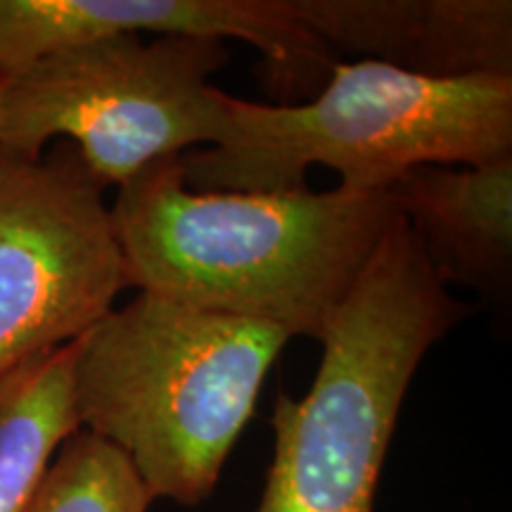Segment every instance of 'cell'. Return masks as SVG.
<instances>
[{"mask_svg": "<svg viewBox=\"0 0 512 512\" xmlns=\"http://www.w3.org/2000/svg\"><path fill=\"white\" fill-rule=\"evenodd\" d=\"M112 221L126 283L192 309L323 337L399 221L389 192H197L181 157L119 185Z\"/></svg>", "mask_w": 512, "mask_h": 512, "instance_id": "obj_1", "label": "cell"}, {"mask_svg": "<svg viewBox=\"0 0 512 512\" xmlns=\"http://www.w3.org/2000/svg\"><path fill=\"white\" fill-rule=\"evenodd\" d=\"M332 53L430 79L512 76L510 0H285Z\"/></svg>", "mask_w": 512, "mask_h": 512, "instance_id": "obj_8", "label": "cell"}, {"mask_svg": "<svg viewBox=\"0 0 512 512\" xmlns=\"http://www.w3.org/2000/svg\"><path fill=\"white\" fill-rule=\"evenodd\" d=\"M124 287L105 185L76 145L0 155V377L91 332Z\"/></svg>", "mask_w": 512, "mask_h": 512, "instance_id": "obj_6", "label": "cell"}, {"mask_svg": "<svg viewBox=\"0 0 512 512\" xmlns=\"http://www.w3.org/2000/svg\"><path fill=\"white\" fill-rule=\"evenodd\" d=\"M223 41L138 34L83 43L0 76V155L38 159L69 140L105 185H124L159 159L219 145L228 93L209 83Z\"/></svg>", "mask_w": 512, "mask_h": 512, "instance_id": "obj_5", "label": "cell"}, {"mask_svg": "<svg viewBox=\"0 0 512 512\" xmlns=\"http://www.w3.org/2000/svg\"><path fill=\"white\" fill-rule=\"evenodd\" d=\"M387 192L441 283L503 290L512 273V152L415 166Z\"/></svg>", "mask_w": 512, "mask_h": 512, "instance_id": "obj_9", "label": "cell"}, {"mask_svg": "<svg viewBox=\"0 0 512 512\" xmlns=\"http://www.w3.org/2000/svg\"><path fill=\"white\" fill-rule=\"evenodd\" d=\"M467 311L399 216L325 325L309 394L275 399L273 463L256 512H373L413 375Z\"/></svg>", "mask_w": 512, "mask_h": 512, "instance_id": "obj_4", "label": "cell"}, {"mask_svg": "<svg viewBox=\"0 0 512 512\" xmlns=\"http://www.w3.org/2000/svg\"><path fill=\"white\" fill-rule=\"evenodd\" d=\"M76 349L79 339L0 377V512H27L57 451L81 430Z\"/></svg>", "mask_w": 512, "mask_h": 512, "instance_id": "obj_10", "label": "cell"}, {"mask_svg": "<svg viewBox=\"0 0 512 512\" xmlns=\"http://www.w3.org/2000/svg\"><path fill=\"white\" fill-rule=\"evenodd\" d=\"M290 339L278 325L140 292L79 339V427L117 446L152 498L200 505Z\"/></svg>", "mask_w": 512, "mask_h": 512, "instance_id": "obj_2", "label": "cell"}, {"mask_svg": "<svg viewBox=\"0 0 512 512\" xmlns=\"http://www.w3.org/2000/svg\"><path fill=\"white\" fill-rule=\"evenodd\" d=\"M152 501L117 446L79 430L57 451L27 512H147Z\"/></svg>", "mask_w": 512, "mask_h": 512, "instance_id": "obj_11", "label": "cell"}, {"mask_svg": "<svg viewBox=\"0 0 512 512\" xmlns=\"http://www.w3.org/2000/svg\"><path fill=\"white\" fill-rule=\"evenodd\" d=\"M219 145L185 152L197 192H290L311 166L344 188L387 192L422 164H482L512 152V76L430 79L375 60L337 62L309 102L228 95Z\"/></svg>", "mask_w": 512, "mask_h": 512, "instance_id": "obj_3", "label": "cell"}, {"mask_svg": "<svg viewBox=\"0 0 512 512\" xmlns=\"http://www.w3.org/2000/svg\"><path fill=\"white\" fill-rule=\"evenodd\" d=\"M119 34L245 41L264 57L280 105L316 95L337 64L285 0H0V76Z\"/></svg>", "mask_w": 512, "mask_h": 512, "instance_id": "obj_7", "label": "cell"}]
</instances>
